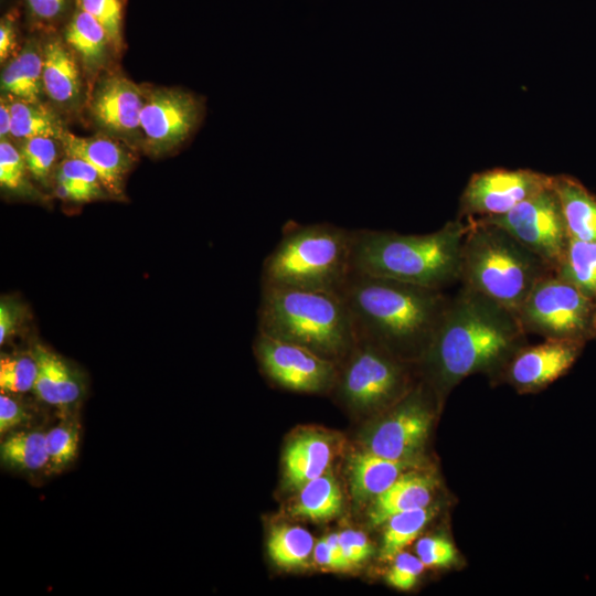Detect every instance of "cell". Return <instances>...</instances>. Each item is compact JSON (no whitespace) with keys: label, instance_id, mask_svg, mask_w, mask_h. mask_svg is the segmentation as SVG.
Instances as JSON below:
<instances>
[{"label":"cell","instance_id":"cell-1","mask_svg":"<svg viewBox=\"0 0 596 596\" xmlns=\"http://www.w3.org/2000/svg\"><path fill=\"white\" fill-rule=\"evenodd\" d=\"M525 333L517 315L462 285L449 297L434 338L417 364L436 387H449L507 361L523 347Z\"/></svg>","mask_w":596,"mask_h":596},{"label":"cell","instance_id":"cell-2","mask_svg":"<svg viewBox=\"0 0 596 596\" xmlns=\"http://www.w3.org/2000/svg\"><path fill=\"white\" fill-rule=\"evenodd\" d=\"M341 295L356 336L415 364L430 344L449 299L440 289L355 272Z\"/></svg>","mask_w":596,"mask_h":596},{"label":"cell","instance_id":"cell-3","mask_svg":"<svg viewBox=\"0 0 596 596\" xmlns=\"http://www.w3.org/2000/svg\"><path fill=\"white\" fill-rule=\"evenodd\" d=\"M467 222H447L428 234L352 230L353 272L440 289L460 279Z\"/></svg>","mask_w":596,"mask_h":596},{"label":"cell","instance_id":"cell-4","mask_svg":"<svg viewBox=\"0 0 596 596\" xmlns=\"http://www.w3.org/2000/svg\"><path fill=\"white\" fill-rule=\"evenodd\" d=\"M258 331L306 347L340 364L356 340L339 292L262 286Z\"/></svg>","mask_w":596,"mask_h":596},{"label":"cell","instance_id":"cell-5","mask_svg":"<svg viewBox=\"0 0 596 596\" xmlns=\"http://www.w3.org/2000/svg\"><path fill=\"white\" fill-rule=\"evenodd\" d=\"M552 268L503 228L467 219L461 245L460 281L518 317L534 288Z\"/></svg>","mask_w":596,"mask_h":596},{"label":"cell","instance_id":"cell-6","mask_svg":"<svg viewBox=\"0 0 596 596\" xmlns=\"http://www.w3.org/2000/svg\"><path fill=\"white\" fill-rule=\"evenodd\" d=\"M352 273V230L288 222L264 260L262 286L341 294Z\"/></svg>","mask_w":596,"mask_h":596},{"label":"cell","instance_id":"cell-7","mask_svg":"<svg viewBox=\"0 0 596 596\" xmlns=\"http://www.w3.org/2000/svg\"><path fill=\"white\" fill-rule=\"evenodd\" d=\"M411 363L377 343L356 336L339 364L333 390L338 398L359 414L379 412L405 396L411 385Z\"/></svg>","mask_w":596,"mask_h":596},{"label":"cell","instance_id":"cell-8","mask_svg":"<svg viewBox=\"0 0 596 596\" xmlns=\"http://www.w3.org/2000/svg\"><path fill=\"white\" fill-rule=\"evenodd\" d=\"M518 318L526 333L545 339L581 343L594 339V299L555 272L534 286Z\"/></svg>","mask_w":596,"mask_h":596},{"label":"cell","instance_id":"cell-9","mask_svg":"<svg viewBox=\"0 0 596 596\" xmlns=\"http://www.w3.org/2000/svg\"><path fill=\"white\" fill-rule=\"evenodd\" d=\"M477 219L507 231L542 258L553 272L565 254L570 236L552 185L504 214Z\"/></svg>","mask_w":596,"mask_h":596},{"label":"cell","instance_id":"cell-10","mask_svg":"<svg viewBox=\"0 0 596 596\" xmlns=\"http://www.w3.org/2000/svg\"><path fill=\"white\" fill-rule=\"evenodd\" d=\"M254 351L265 376L283 389L327 393L334 387L339 364L306 347L258 331Z\"/></svg>","mask_w":596,"mask_h":596},{"label":"cell","instance_id":"cell-11","mask_svg":"<svg viewBox=\"0 0 596 596\" xmlns=\"http://www.w3.org/2000/svg\"><path fill=\"white\" fill-rule=\"evenodd\" d=\"M552 185V175L531 169L496 168L473 173L459 201L460 217L477 219L509 212Z\"/></svg>","mask_w":596,"mask_h":596},{"label":"cell","instance_id":"cell-12","mask_svg":"<svg viewBox=\"0 0 596 596\" xmlns=\"http://www.w3.org/2000/svg\"><path fill=\"white\" fill-rule=\"evenodd\" d=\"M423 387H413L380 417L364 436L365 450L377 456L409 461L425 444L432 413Z\"/></svg>","mask_w":596,"mask_h":596},{"label":"cell","instance_id":"cell-13","mask_svg":"<svg viewBox=\"0 0 596 596\" xmlns=\"http://www.w3.org/2000/svg\"><path fill=\"white\" fill-rule=\"evenodd\" d=\"M203 102L192 93L159 88L143 96L140 129L146 145L155 155L181 146L199 127Z\"/></svg>","mask_w":596,"mask_h":596},{"label":"cell","instance_id":"cell-14","mask_svg":"<svg viewBox=\"0 0 596 596\" xmlns=\"http://www.w3.org/2000/svg\"><path fill=\"white\" fill-rule=\"evenodd\" d=\"M584 343L545 339L544 342L521 347L510 358L508 377L519 390H539L565 374L575 363Z\"/></svg>","mask_w":596,"mask_h":596},{"label":"cell","instance_id":"cell-15","mask_svg":"<svg viewBox=\"0 0 596 596\" xmlns=\"http://www.w3.org/2000/svg\"><path fill=\"white\" fill-rule=\"evenodd\" d=\"M142 106V92L128 78L114 75L98 85L91 102V113L103 128L129 134L140 128Z\"/></svg>","mask_w":596,"mask_h":596},{"label":"cell","instance_id":"cell-16","mask_svg":"<svg viewBox=\"0 0 596 596\" xmlns=\"http://www.w3.org/2000/svg\"><path fill=\"white\" fill-rule=\"evenodd\" d=\"M58 139L68 157L79 158L97 171L107 192L121 194L132 158L119 143L104 137L83 138L65 130Z\"/></svg>","mask_w":596,"mask_h":596},{"label":"cell","instance_id":"cell-17","mask_svg":"<svg viewBox=\"0 0 596 596\" xmlns=\"http://www.w3.org/2000/svg\"><path fill=\"white\" fill-rule=\"evenodd\" d=\"M38 363V377L33 393L42 403L70 409L81 402L84 382L81 374L62 356L36 343L31 350Z\"/></svg>","mask_w":596,"mask_h":596},{"label":"cell","instance_id":"cell-18","mask_svg":"<svg viewBox=\"0 0 596 596\" xmlns=\"http://www.w3.org/2000/svg\"><path fill=\"white\" fill-rule=\"evenodd\" d=\"M336 455L332 436L318 430L296 434L284 451V475L287 485L299 489L328 471Z\"/></svg>","mask_w":596,"mask_h":596},{"label":"cell","instance_id":"cell-19","mask_svg":"<svg viewBox=\"0 0 596 596\" xmlns=\"http://www.w3.org/2000/svg\"><path fill=\"white\" fill-rule=\"evenodd\" d=\"M570 238L596 242V195L568 174L552 175Z\"/></svg>","mask_w":596,"mask_h":596},{"label":"cell","instance_id":"cell-20","mask_svg":"<svg viewBox=\"0 0 596 596\" xmlns=\"http://www.w3.org/2000/svg\"><path fill=\"white\" fill-rule=\"evenodd\" d=\"M411 466L409 461L387 459L365 449L358 451L349 462V480L353 498L358 502L376 498Z\"/></svg>","mask_w":596,"mask_h":596},{"label":"cell","instance_id":"cell-21","mask_svg":"<svg viewBox=\"0 0 596 596\" xmlns=\"http://www.w3.org/2000/svg\"><path fill=\"white\" fill-rule=\"evenodd\" d=\"M42 55L43 91L57 104H73L81 93V76L73 53L60 39H51L44 44Z\"/></svg>","mask_w":596,"mask_h":596},{"label":"cell","instance_id":"cell-22","mask_svg":"<svg viewBox=\"0 0 596 596\" xmlns=\"http://www.w3.org/2000/svg\"><path fill=\"white\" fill-rule=\"evenodd\" d=\"M434 485L427 476L403 473L389 489L373 499L369 520L373 525H381L392 515L429 507Z\"/></svg>","mask_w":596,"mask_h":596},{"label":"cell","instance_id":"cell-23","mask_svg":"<svg viewBox=\"0 0 596 596\" xmlns=\"http://www.w3.org/2000/svg\"><path fill=\"white\" fill-rule=\"evenodd\" d=\"M0 458L3 466L20 472H50L46 432L32 428L9 434L1 443Z\"/></svg>","mask_w":596,"mask_h":596},{"label":"cell","instance_id":"cell-24","mask_svg":"<svg viewBox=\"0 0 596 596\" xmlns=\"http://www.w3.org/2000/svg\"><path fill=\"white\" fill-rule=\"evenodd\" d=\"M291 513L312 521H326L340 514L343 499L334 476L327 471L299 489Z\"/></svg>","mask_w":596,"mask_h":596},{"label":"cell","instance_id":"cell-25","mask_svg":"<svg viewBox=\"0 0 596 596\" xmlns=\"http://www.w3.org/2000/svg\"><path fill=\"white\" fill-rule=\"evenodd\" d=\"M43 55L29 44L6 66L1 74V89L31 103H39L43 91Z\"/></svg>","mask_w":596,"mask_h":596},{"label":"cell","instance_id":"cell-26","mask_svg":"<svg viewBox=\"0 0 596 596\" xmlns=\"http://www.w3.org/2000/svg\"><path fill=\"white\" fill-rule=\"evenodd\" d=\"M65 43L92 71L105 62L110 45L104 28L82 9L74 13L65 29Z\"/></svg>","mask_w":596,"mask_h":596},{"label":"cell","instance_id":"cell-27","mask_svg":"<svg viewBox=\"0 0 596 596\" xmlns=\"http://www.w3.org/2000/svg\"><path fill=\"white\" fill-rule=\"evenodd\" d=\"M105 187L97 171L86 161L68 157L56 172V192L63 199L87 202L104 195Z\"/></svg>","mask_w":596,"mask_h":596},{"label":"cell","instance_id":"cell-28","mask_svg":"<svg viewBox=\"0 0 596 596\" xmlns=\"http://www.w3.org/2000/svg\"><path fill=\"white\" fill-rule=\"evenodd\" d=\"M315 539L305 528L279 525L272 530L267 550L275 564L285 568H296L308 564L313 555Z\"/></svg>","mask_w":596,"mask_h":596},{"label":"cell","instance_id":"cell-29","mask_svg":"<svg viewBox=\"0 0 596 596\" xmlns=\"http://www.w3.org/2000/svg\"><path fill=\"white\" fill-rule=\"evenodd\" d=\"M555 274L594 299L596 297V242L570 238Z\"/></svg>","mask_w":596,"mask_h":596},{"label":"cell","instance_id":"cell-30","mask_svg":"<svg viewBox=\"0 0 596 596\" xmlns=\"http://www.w3.org/2000/svg\"><path fill=\"white\" fill-rule=\"evenodd\" d=\"M434 510L429 507L404 511L386 520L381 544V558L393 560L411 544L430 520Z\"/></svg>","mask_w":596,"mask_h":596},{"label":"cell","instance_id":"cell-31","mask_svg":"<svg viewBox=\"0 0 596 596\" xmlns=\"http://www.w3.org/2000/svg\"><path fill=\"white\" fill-rule=\"evenodd\" d=\"M11 136L19 139L32 137H60L63 130L55 116L39 103L10 98Z\"/></svg>","mask_w":596,"mask_h":596},{"label":"cell","instance_id":"cell-32","mask_svg":"<svg viewBox=\"0 0 596 596\" xmlns=\"http://www.w3.org/2000/svg\"><path fill=\"white\" fill-rule=\"evenodd\" d=\"M79 425L70 419L46 430L50 472L57 473L70 467L79 449Z\"/></svg>","mask_w":596,"mask_h":596},{"label":"cell","instance_id":"cell-33","mask_svg":"<svg viewBox=\"0 0 596 596\" xmlns=\"http://www.w3.org/2000/svg\"><path fill=\"white\" fill-rule=\"evenodd\" d=\"M38 371V363L32 351L2 354L0 359L1 392L19 395L33 391Z\"/></svg>","mask_w":596,"mask_h":596},{"label":"cell","instance_id":"cell-34","mask_svg":"<svg viewBox=\"0 0 596 596\" xmlns=\"http://www.w3.org/2000/svg\"><path fill=\"white\" fill-rule=\"evenodd\" d=\"M28 172L39 182L46 184L57 158L56 142L53 137H32L21 146Z\"/></svg>","mask_w":596,"mask_h":596},{"label":"cell","instance_id":"cell-35","mask_svg":"<svg viewBox=\"0 0 596 596\" xmlns=\"http://www.w3.org/2000/svg\"><path fill=\"white\" fill-rule=\"evenodd\" d=\"M78 6L104 28L110 45L115 49L120 47L123 0H78Z\"/></svg>","mask_w":596,"mask_h":596},{"label":"cell","instance_id":"cell-36","mask_svg":"<svg viewBox=\"0 0 596 596\" xmlns=\"http://www.w3.org/2000/svg\"><path fill=\"white\" fill-rule=\"evenodd\" d=\"M28 172L24 159L7 139L0 142V184L3 189L18 191L25 185Z\"/></svg>","mask_w":596,"mask_h":596},{"label":"cell","instance_id":"cell-37","mask_svg":"<svg viewBox=\"0 0 596 596\" xmlns=\"http://www.w3.org/2000/svg\"><path fill=\"white\" fill-rule=\"evenodd\" d=\"M416 555L425 567H447L457 557L453 543L443 536H425L415 545Z\"/></svg>","mask_w":596,"mask_h":596},{"label":"cell","instance_id":"cell-38","mask_svg":"<svg viewBox=\"0 0 596 596\" xmlns=\"http://www.w3.org/2000/svg\"><path fill=\"white\" fill-rule=\"evenodd\" d=\"M425 565L417 555L408 552H400L393 558L386 582L400 590H409L416 584L418 577L424 571Z\"/></svg>","mask_w":596,"mask_h":596},{"label":"cell","instance_id":"cell-39","mask_svg":"<svg viewBox=\"0 0 596 596\" xmlns=\"http://www.w3.org/2000/svg\"><path fill=\"white\" fill-rule=\"evenodd\" d=\"M25 319V308L13 297H2L0 301V344L14 337Z\"/></svg>","mask_w":596,"mask_h":596},{"label":"cell","instance_id":"cell-40","mask_svg":"<svg viewBox=\"0 0 596 596\" xmlns=\"http://www.w3.org/2000/svg\"><path fill=\"white\" fill-rule=\"evenodd\" d=\"M31 413L13 394L1 392L0 395V433L9 434L29 422Z\"/></svg>","mask_w":596,"mask_h":596},{"label":"cell","instance_id":"cell-41","mask_svg":"<svg viewBox=\"0 0 596 596\" xmlns=\"http://www.w3.org/2000/svg\"><path fill=\"white\" fill-rule=\"evenodd\" d=\"M344 558L352 566L369 558L373 546L369 538L361 531L348 529L339 533Z\"/></svg>","mask_w":596,"mask_h":596},{"label":"cell","instance_id":"cell-42","mask_svg":"<svg viewBox=\"0 0 596 596\" xmlns=\"http://www.w3.org/2000/svg\"><path fill=\"white\" fill-rule=\"evenodd\" d=\"M32 15L41 21H53L65 11L68 0H25Z\"/></svg>","mask_w":596,"mask_h":596},{"label":"cell","instance_id":"cell-43","mask_svg":"<svg viewBox=\"0 0 596 596\" xmlns=\"http://www.w3.org/2000/svg\"><path fill=\"white\" fill-rule=\"evenodd\" d=\"M15 21L11 15H6L0 23V60H7L17 49Z\"/></svg>","mask_w":596,"mask_h":596},{"label":"cell","instance_id":"cell-44","mask_svg":"<svg viewBox=\"0 0 596 596\" xmlns=\"http://www.w3.org/2000/svg\"><path fill=\"white\" fill-rule=\"evenodd\" d=\"M313 558L316 563L322 567L334 571H343L341 564L336 558L324 538L316 543Z\"/></svg>","mask_w":596,"mask_h":596},{"label":"cell","instance_id":"cell-45","mask_svg":"<svg viewBox=\"0 0 596 596\" xmlns=\"http://www.w3.org/2000/svg\"><path fill=\"white\" fill-rule=\"evenodd\" d=\"M11 135L10 98L1 97L0 103V136L1 140Z\"/></svg>","mask_w":596,"mask_h":596},{"label":"cell","instance_id":"cell-46","mask_svg":"<svg viewBox=\"0 0 596 596\" xmlns=\"http://www.w3.org/2000/svg\"><path fill=\"white\" fill-rule=\"evenodd\" d=\"M330 550L334 554L338 562L341 564L343 570H348L351 567V565L347 562L343 555V551L340 544L339 540V533H330L329 535L324 536Z\"/></svg>","mask_w":596,"mask_h":596},{"label":"cell","instance_id":"cell-47","mask_svg":"<svg viewBox=\"0 0 596 596\" xmlns=\"http://www.w3.org/2000/svg\"><path fill=\"white\" fill-rule=\"evenodd\" d=\"M593 324H594V339H596V297L594 298V320H593Z\"/></svg>","mask_w":596,"mask_h":596}]
</instances>
